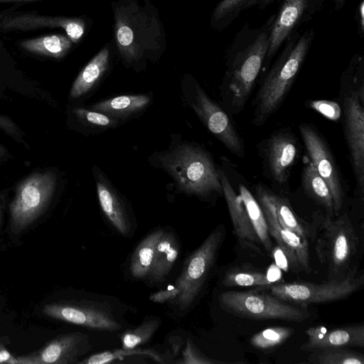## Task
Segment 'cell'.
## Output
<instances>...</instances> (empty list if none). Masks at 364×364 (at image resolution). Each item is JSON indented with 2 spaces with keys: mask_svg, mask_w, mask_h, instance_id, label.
I'll list each match as a JSON object with an SVG mask.
<instances>
[{
  "mask_svg": "<svg viewBox=\"0 0 364 364\" xmlns=\"http://www.w3.org/2000/svg\"><path fill=\"white\" fill-rule=\"evenodd\" d=\"M152 166L161 168L173 179L178 192L199 198L223 194L218 170L208 151L187 141L174 142L167 150L155 152Z\"/></svg>",
  "mask_w": 364,
  "mask_h": 364,
  "instance_id": "obj_1",
  "label": "cell"
},
{
  "mask_svg": "<svg viewBox=\"0 0 364 364\" xmlns=\"http://www.w3.org/2000/svg\"><path fill=\"white\" fill-rule=\"evenodd\" d=\"M314 35L311 29L289 41L258 90L254 101L255 125L263 124L284 102L309 51Z\"/></svg>",
  "mask_w": 364,
  "mask_h": 364,
  "instance_id": "obj_2",
  "label": "cell"
},
{
  "mask_svg": "<svg viewBox=\"0 0 364 364\" xmlns=\"http://www.w3.org/2000/svg\"><path fill=\"white\" fill-rule=\"evenodd\" d=\"M311 240L320 262L327 267L328 280L343 279L356 255L358 238L346 213L336 218L320 212L312 216Z\"/></svg>",
  "mask_w": 364,
  "mask_h": 364,
  "instance_id": "obj_3",
  "label": "cell"
},
{
  "mask_svg": "<svg viewBox=\"0 0 364 364\" xmlns=\"http://www.w3.org/2000/svg\"><path fill=\"white\" fill-rule=\"evenodd\" d=\"M115 36L123 60L134 65L161 48L162 33L154 14L134 0L117 4L114 10Z\"/></svg>",
  "mask_w": 364,
  "mask_h": 364,
  "instance_id": "obj_4",
  "label": "cell"
},
{
  "mask_svg": "<svg viewBox=\"0 0 364 364\" xmlns=\"http://www.w3.org/2000/svg\"><path fill=\"white\" fill-rule=\"evenodd\" d=\"M271 24L235 55L226 72L222 93L232 113L244 108L252 92L267 55Z\"/></svg>",
  "mask_w": 364,
  "mask_h": 364,
  "instance_id": "obj_5",
  "label": "cell"
},
{
  "mask_svg": "<svg viewBox=\"0 0 364 364\" xmlns=\"http://www.w3.org/2000/svg\"><path fill=\"white\" fill-rule=\"evenodd\" d=\"M220 307L232 315L252 320H282L301 323L311 316L305 306L290 304L274 296L252 291H226L218 296Z\"/></svg>",
  "mask_w": 364,
  "mask_h": 364,
  "instance_id": "obj_6",
  "label": "cell"
},
{
  "mask_svg": "<svg viewBox=\"0 0 364 364\" xmlns=\"http://www.w3.org/2000/svg\"><path fill=\"white\" fill-rule=\"evenodd\" d=\"M43 313L54 319L85 328L117 331L124 327L122 310L111 299L91 294L88 299L48 304Z\"/></svg>",
  "mask_w": 364,
  "mask_h": 364,
  "instance_id": "obj_7",
  "label": "cell"
},
{
  "mask_svg": "<svg viewBox=\"0 0 364 364\" xmlns=\"http://www.w3.org/2000/svg\"><path fill=\"white\" fill-rule=\"evenodd\" d=\"M224 237V229L218 227L184 261L173 286L178 296L172 302L181 311L189 309L198 299L215 264Z\"/></svg>",
  "mask_w": 364,
  "mask_h": 364,
  "instance_id": "obj_8",
  "label": "cell"
},
{
  "mask_svg": "<svg viewBox=\"0 0 364 364\" xmlns=\"http://www.w3.org/2000/svg\"><path fill=\"white\" fill-rule=\"evenodd\" d=\"M364 284L363 274L353 267L342 280H328L321 284L303 282L272 283L263 286L270 294L286 302L301 306L328 303L348 297L360 290Z\"/></svg>",
  "mask_w": 364,
  "mask_h": 364,
  "instance_id": "obj_9",
  "label": "cell"
},
{
  "mask_svg": "<svg viewBox=\"0 0 364 364\" xmlns=\"http://www.w3.org/2000/svg\"><path fill=\"white\" fill-rule=\"evenodd\" d=\"M181 92L186 104L210 132L232 154L242 157L245 154L242 140L222 107L208 95L195 80L188 78L183 82Z\"/></svg>",
  "mask_w": 364,
  "mask_h": 364,
  "instance_id": "obj_10",
  "label": "cell"
},
{
  "mask_svg": "<svg viewBox=\"0 0 364 364\" xmlns=\"http://www.w3.org/2000/svg\"><path fill=\"white\" fill-rule=\"evenodd\" d=\"M57 178L51 171L29 176L17 188L10 204V232L18 235L27 229L44 211L56 186Z\"/></svg>",
  "mask_w": 364,
  "mask_h": 364,
  "instance_id": "obj_11",
  "label": "cell"
},
{
  "mask_svg": "<svg viewBox=\"0 0 364 364\" xmlns=\"http://www.w3.org/2000/svg\"><path fill=\"white\" fill-rule=\"evenodd\" d=\"M364 85H353L343 97L344 128L357 185L364 186Z\"/></svg>",
  "mask_w": 364,
  "mask_h": 364,
  "instance_id": "obj_12",
  "label": "cell"
},
{
  "mask_svg": "<svg viewBox=\"0 0 364 364\" xmlns=\"http://www.w3.org/2000/svg\"><path fill=\"white\" fill-rule=\"evenodd\" d=\"M272 194V191L262 186L257 187V201L266 218L269 233L274 238L280 250L293 267L310 273L311 267L309 240L297 235L280 225Z\"/></svg>",
  "mask_w": 364,
  "mask_h": 364,
  "instance_id": "obj_13",
  "label": "cell"
},
{
  "mask_svg": "<svg viewBox=\"0 0 364 364\" xmlns=\"http://www.w3.org/2000/svg\"><path fill=\"white\" fill-rule=\"evenodd\" d=\"M14 5L0 11V33L11 31H29L43 28H61L73 43H77L85 30V22L79 18L48 16L36 11H17Z\"/></svg>",
  "mask_w": 364,
  "mask_h": 364,
  "instance_id": "obj_14",
  "label": "cell"
},
{
  "mask_svg": "<svg viewBox=\"0 0 364 364\" xmlns=\"http://www.w3.org/2000/svg\"><path fill=\"white\" fill-rule=\"evenodd\" d=\"M299 132L310 162L328 186L333 201L334 214L338 216L343 203L344 193L335 161L324 140L311 126L301 124Z\"/></svg>",
  "mask_w": 364,
  "mask_h": 364,
  "instance_id": "obj_15",
  "label": "cell"
},
{
  "mask_svg": "<svg viewBox=\"0 0 364 364\" xmlns=\"http://www.w3.org/2000/svg\"><path fill=\"white\" fill-rule=\"evenodd\" d=\"M87 334L70 332L59 335L48 342L41 349L17 356L19 364H71L90 349Z\"/></svg>",
  "mask_w": 364,
  "mask_h": 364,
  "instance_id": "obj_16",
  "label": "cell"
},
{
  "mask_svg": "<svg viewBox=\"0 0 364 364\" xmlns=\"http://www.w3.org/2000/svg\"><path fill=\"white\" fill-rule=\"evenodd\" d=\"M92 171L103 213L119 234L129 237L134 232V218L128 202L99 167L94 165Z\"/></svg>",
  "mask_w": 364,
  "mask_h": 364,
  "instance_id": "obj_17",
  "label": "cell"
},
{
  "mask_svg": "<svg viewBox=\"0 0 364 364\" xmlns=\"http://www.w3.org/2000/svg\"><path fill=\"white\" fill-rule=\"evenodd\" d=\"M318 1L319 0L283 1L277 16L271 24L265 58L269 60L277 53L297 25L304 19L310 17L313 8L318 6Z\"/></svg>",
  "mask_w": 364,
  "mask_h": 364,
  "instance_id": "obj_18",
  "label": "cell"
},
{
  "mask_svg": "<svg viewBox=\"0 0 364 364\" xmlns=\"http://www.w3.org/2000/svg\"><path fill=\"white\" fill-rule=\"evenodd\" d=\"M294 136L284 130L272 134L264 149V161L268 173L277 183H285L290 168L298 155V146Z\"/></svg>",
  "mask_w": 364,
  "mask_h": 364,
  "instance_id": "obj_19",
  "label": "cell"
},
{
  "mask_svg": "<svg viewBox=\"0 0 364 364\" xmlns=\"http://www.w3.org/2000/svg\"><path fill=\"white\" fill-rule=\"evenodd\" d=\"M306 341L301 346L304 351L334 348L364 347V325L357 324L334 328L312 326L305 331Z\"/></svg>",
  "mask_w": 364,
  "mask_h": 364,
  "instance_id": "obj_20",
  "label": "cell"
},
{
  "mask_svg": "<svg viewBox=\"0 0 364 364\" xmlns=\"http://www.w3.org/2000/svg\"><path fill=\"white\" fill-rule=\"evenodd\" d=\"M222 192L225 197L235 234L240 246L261 254L262 246L252 228L244 203L233 189L225 173L218 170Z\"/></svg>",
  "mask_w": 364,
  "mask_h": 364,
  "instance_id": "obj_21",
  "label": "cell"
},
{
  "mask_svg": "<svg viewBox=\"0 0 364 364\" xmlns=\"http://www.w3.org/2000/svg\"><path fill=\"white\" fill-rule=\"evenodd\" d=\"M151 102V97L146 94L122 95L99 101L92 105L91 109L122 122L139 114Z\"/></svg>",
  "mask_w": 364,
  "mask_h": 364,
  "instance_id": "obj_22",
  "label": "cell"
},
{
  "mask_svg": "<svg viewBox=\"0 0 364 364\" xmlns=\"http://www.w3.org/2000/svg\"><path fill=\"white\" fill-rule=\"evenodd\" d=\"M180 252V244L176 235L164 230L158 240L149 279L162 282L166 279L173 269Z\"/></svg>",
  "mask_w": 364,
  "mask_h": 364,
  "instance_id": "obj_23",
  "label": "cell"
},
{
  "mask_svg": "<svg viewBox=\"0 0 364 364\" xmlns=\"http://www.w3.org/2000/svg\"><path fill=\"white\" fill-rule=\"evenodd\" d=\"M109 52L107 47L101 50L82 70L70 90L72 99H79L92 92L109 68Z\"/></svg>",
  "mask_w": 364,
  "mask_h": 364,
  "instance_id": "obj_24",
  "label": "cell"
},
{
  "mask_svg": "<svg viewBox=\"0 0 364 364\" xmlns=\"http://www.w3.org/2000/svg\"><path fill=\"white\" fill-rule=\"evenodd\" d=\"M73 43L67 36L57 33L23 39L18 46L33 55L59 59L67 55Z\"/></svg>",
  "mask_w": 364,
  "mask_h": 364,
  "instance_id": "obj_25",
  "label": "cell"
},
{
  "mask_svg": "<svg viewBox=\"0 0 364 364\" xmlns=\"http://www.w3.org/2000/svg\"><path fill=\"white\" fill-rule=\"evenodd\" d=\"M164 230L163 228L153 230L134 249L129 261V272L133 278L149 279L156 244Z\"/></svg>",
  "mask_w": 364,
  "mask_h": 364,
  "instance_id": "obj_26",
  "label": "cell"
},
{
  "mask_svg": "<svg viewBox=\"0 0 364 364\" xmlns=\"http://www.w3.org/2000/svg\"><path fill=\"white\" fill-rule=\"evenodd\" d=\"M301 182L306 194L325 209L326 215L335 216L333 201L328 186L310 161L303 168Z\"/></svg>",
  "mask_w": 364,
  "mask_h": 364,
  "instance_id": "obj_27",
  "label": "cell"
},
{
  "mask_svg": "<svg viewBox=\"0 0 364 364\" xmlns=\"http://www.w3.org/2000/svg\"><path fill=\"white\" fill-rule=\"evenodd\" d=\"M240 196L261 245L268 253H273V243L260 205L251 192L243 185L240 186Z\"/></svg>",
  "mask_w": 364,
  "mask_h": 364,
  "instance_id": "obj_28",
  "label": "cell"
},
{
  "mask_svg": "<svg viewBox=\"0 0 364 364\" xmlns=\"http://www.w3.org/2000/svg\"><path fill=\"white\" fill-rule=\"evenodd\" d=\"M272 196L280 225L301 237L311 239V224L299 218L294 213L287 198L273 192Z\"/></svg>",
  "mask_w": 364,
  "mask_h": 364,
  "instance_id": "obj_29",
  "label": "cell"
},
{
  "mask_svg": "<svg viewBox=\"0 0 364 364\" xmlns=\"http://www.w3.org/2000/svg\"><path fill=\"white\" fill-rule=\"evenodd\" d=\"M72 113L84 130L91 135L114 129L120 123L118 119L92 109L75 107Z\"/></svg>",
  "mask_w": 364,
  "mask_h": 364,
  "instance_id": "obj_30",
  "label": "cell"
},
{
  "mask_svg": "<svg viewBox=\"0 0 364 364\" xmlns=\"http://www.w3.org/2000/svg\"><path fill=\"white\" fill-rule=\"evenodd\" d=\"M223 285L228 287H263L274 281L262 271L249 267H236L229 269L223 279Z\"/></svg>",
  "mask_w": 364,
  "mask_h": 364,
  "instance_id": "obj_31",
  "label": "cell"
},
{
  "mask_svg": "<svg viewBox=\"0 0 364 364\" xmlns=\"http://www.w3.org/2000/svg\"><path fill=\"white\" fill-rule=\"evenodd\" d=\"M308 361L316 364H364L363 353L348 348H334L311 351Z\"/></svg>",
  "mask_w": 364,
  "mask_h": 364,
  "instance_id": "obj_32",
  "label": "cell"
},
{
  "mask_svg": "<svg viewBox=\"0 0 364 364\" xmlns=\"http://www.w3.org/2000/svg\"><path fill=\"white\" fill-rule=\"evenodd\" d=\"M161 325V319L149 316L139 326L127 330L122 336L123 349H133L146 343L154 335Z\"/></svg>",
  "mask_w": 364,
  "mask_h": 364,
  "instance_id": "obj_33",
  "label": "cell"
},
{
  "mask_svg": "<svg viewBox=\"0 0 364 364\" xmlns=\"http://www.w3.org/2000/svg\"><path fill=\"white\" fill-rule=\"evenodd\" d=\"M273 0H220L216 6L213 20L215 23H224L232 21L239 13L253 6L264 8Z\"/></svg>",
  "mask_w": 364,
  "mask_h": 364,
  "instance_id": "obj_34",
  "label": "cell"
},
{
  "mask_svg": "<svg viewBox=\"0 0 364 364\" xmlns=\"http://www.w3.org/2000/svg\"><path fill=\"white\" fill-rule=\"evenodd\" d=\"M294 332L293 328L286 326L267 328L254 334L250 340V343L257 349H271L284 343Z\"/></svg>",
  "mask_w": 364,
  "mask_h": 364,
  "instance_id": "obj_35",
  "label": "cell"
},
{
  "mask_svg": "<svg viewBox=\"0 0 364 364\" xmlns=\"http://www.w3.org/2000/svg\"><path fill=\"white\" fill-rule=\"evenodd\" d=\"M146 355L152 358L156 361L164 363L162 358L152 350H141V349H123L110 351H105L96 354H93L83 360L79 361L80 364H107L114 363L117 360H122L125 357Z\"/></svg>",
  "mask_w": 364,
  "mask_h": 364,
  "instance_id": "obj_36",
  "label": "cell"
},
{
  "mask_svg": "<svg viewBox=\"0 0 364 364\" xmlns=\"http://www.w3.org/2000/svg\"><path fill=\"white\" fill-rule=\"evenodd\" d=\"M182 359V361L180 363L186 364H213L221 363L205 356L198 350L190 338L187 339L186 347L183 351Z\"/></svg>",
  "mask_w": 364,
  "mask_h": 364,
  "instance_id": "obj_37",
  "label": "cell"
},
{
  "mask_svg": "<svg viewBox=\"0 0 364 364\" xmlns=\"http://www.w3.org/2000/svg\"><path fill=\"white\" fill-rule=\"evenodd\" d=\"M309 106L332 121H337L341 115L340 105L333 101L326 100H313L309 102Z\"/></svg>",
  "mask_w": 364,
  "mask_h": 364,
  "instance_id": "obj_38",
  "label": "cell"
},
{
  "mask_svg": "<svg viewBox=\"0 0 364 364\" xmlns=\"http://www.w3.org/2000/svg\"><path fill=\"white\" fill-rule=\"evenodd\" d=\"M177 296V289L174 287H172L150 294L149 299L155 303L164 304L168 301L172 303Z\"/></svg>",
  "mask_w": 364,
  "mask_h": 364,
  "instance_id": "obj_39",
  "label": "cell"
},
{
  "mask_svg": "<svg viewBox=\"0 0 364 364\" xmlns=\"http://www.w3.org/2000/svg\"><path fill=\"white\" fill-rule=\"evenodd\" d=\"M0 129L14 138L20 136L19 129L16 125L9 117L1 114H0Z\"/></svg>",
  "mask_w": 364,
  "mask_h": 364,
  "instance_id": "obj_40",
  "label": "cell"
},
{
  "mask_svg": "<svg viewBox=\"0 0 364 364\" xmlns=\"http://www.w3.org/2000/svg\"><path fill=\"white\" fill-rule=\"evenodd\" d=\"M0 363L19 364L17 356H14L0 341Z\"/></svg>",
  "mask_w": 364,
  "mask_h": 364,
  "instance_id": "obj_41",
  "label": "cell"
},
{
  "mask_svg": "<svg viewBox=\"0 0 364 364\" xmlns=\"http://www.w3.org/2000/svg\"><path fill=\"white\" fill-rule=\"evenodd\" d=\"M41 0H0V4H15L14 5H22L26 2L36 1Z\"/></svg>",
  "mask_w": 364,
  "mask_h": 364,
  "instance_id": "obj_42",
  "label": "cell"
},
{
  "mask_svg": "<svg viewBox=\"0 0 364 364\" xmlns=\"http://www.w3.org/2000/svg\"><path fill=\"white\" fill-rule=\"evenodd\" d=\"M358 14H360V29L363 31V26H364V21H363V1H361L360 5L359 6L358 9Z\"/></svg>",
  "mask_w": 364,
  "mask_h": 364,
  "instance_id": "obj_43",
  "label": "cell"
},
{
  "mask_svg": "<svg viewBox=\"0 0 364 364\" xmlns=\"http://www.w3.org/2000/svg\"><path fill=\"white\" fill-rule=\"evenodd\" d=\"M6 154V149L0 144V159L5 157Z\"/></svg>",
  "mask_w": 364,
  "mask_h": 364,
  "instance_id": "obj_44",
  "label": "cell"
},
{
  "mask_svg": "<svg viewBox=\"0 0 364 364\" xmlns=\"http://www.w3.org/2000/svg\"><path fill=\"white\" fill-rule=\"evenodd\" d=\"M333 1L335 2L336 6H337L339 8H341L344 5L346 0H333Z\"/></svg>",
  "mask_w": 364,
  "mask_h": 364,
  "instance_id": "obj_45",
  "label": "cell"
},
{
  "mask_svg": "<svg viewBox=\"0 0 364 364\" xmlns=\"http://www.w3.org/2000/svg\"><path fill=\"white\" fill-rule=\"evenodd\" d=\"M1 212H2V205H1V203H0V220H1Z\"/></svg>",
  "mask_w": 364,
  "mask_h": 364,
  "instance_id": "obj_46",
  "label": "cell"
}]
</instances>
